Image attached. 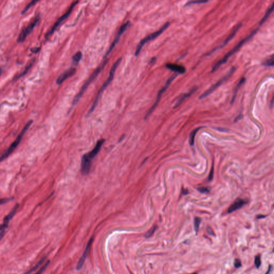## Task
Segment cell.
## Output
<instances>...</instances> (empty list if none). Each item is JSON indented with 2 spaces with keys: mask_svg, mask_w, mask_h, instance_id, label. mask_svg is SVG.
Instances as JSON below:
<instances>
[{
  "mask_svg": "<svg viewBox=\"0 0 274 274\" xmlns=\"http://www.w3.org/2000/svg\"><path fill=\"white\" fill-rule=\"evenodd\" d=\"M234 266L235 268L238 269V268H240L242 267V261L239 259H236L234 261Z\"/></svg>",
  "mask_w": 274,
  "mask_h": 274,
  "instance_id": "32",
  "label": "cell"
},
{
  "mask_svg": "<svg viewBox=\"0 0 274 274\" xmlns=\"http://www.w3.org/2000/svg\"><path fill=\"white\" fill-rule=\"evenodd\" d=\"M18 207H19V205L16 204V206L13 208V209L8 214V215H7L6 216L4 217V221H3V223H6V224H8L9 223L10 221L12 219V218L15 215L16 211H17V210L18 208Z\"/></svg>",
  "mask_w": 274,
  "mask_h": 274,
  "instance_id": "18",
  "label": "cell"
},
{
  "mask_svg": "<svg viewBox=\"0 0 274 274\" xmlns=\"http://www.w3.org/2000/svg\"><path fill=\"white\" fill-rule=\"evenodd\" d=\"M40 20V17L37 16L35 19L33 20L28 26H27L25 29H24L21 33L19 34V36L17 39V41L18 42H22L25 41L27 37L32 32V30L35 27V26L37 25Z\"/></svg>",
  "mask_w": 274,
  "mask_h": 274,
  "instance_id": "9",
  "label": "cell"
},
{
  "mask_svg": "<svg viewBox=\"0 0 274 274\" xmlns=\"http://www.w3.org/2000/svg\"><path fill=\"white\" fill-rule=\"evenodd\" d=\"M214 167L213 166L212 167L211 169V170H210V172H209V177H208V180L210 181H211L213 178L214 177Z\"/></svg>",
  "mask_w": 274,
  "mask_h": 274,
  "instance_id": "36",
  "label": "cell"
},
{
  "mask_svg": "<svg viewBox=\"0 0 274 274\" xmlns=\"http://www.w3.org/2000/svg\"><path fill=\"white\" fill-rule=\"evenodd\" d=\"M82 58V53L80 51H78L72 57V62L73 64L77 65L79 63L80 61Z\"/></svg>",
  "mask_w": 274,
  "mask_h": 274,
  "instance_id": "22",
  "label": "cell"
},
{
  "mask_svg": "<svg viewBox=\"0 0 274 274\" xmlns=\"http://www.w3.org/2000/svg\"><path fill=\"white\" fill-rule=\"evenodd\" d=\"M38 2V1H31L30 3H29V4H28L27 6H26L25 8L22 10V13L24 14V13H26V12H27L31 7L33 6L35 4V3H37Z\"/></svg>",
  "mask_w": 274,
  "mask_h": 274,
  "instance_id": "28",
  "label": "cell"
},
{
  "mask_svg": "<svg viewBox=\"0 0 274 274\" xmlns=\"http://www.w3.org/2000/svg\"><path fill=\"white\" fill-rule=\"evenodd\" d=\"M93 242V238L92 237L91 239H89V242L87 243V245L86 246V249H85V251L84 252L83 255L81 256V257L80 259L79 262H78V263L77 267L78 270H80V269H81L82 267H83V265H84V262L85 261L86 258H87V255L89 254V250H90V249H91V246L92 245Z\"/></svg>",
  "mask_w": 274,
  "mask_h": 274,
  "instance_id": "13",
  "label": "cell"
},
{
  "mask_svg": "<svg viewBox=\"0 0 274 274\" xmlns=\"http://www.w3.org/2000/svg\"><path fill=\"white\" fill-rule=\"evenodd\" d=\"M245 81L246 79L244 77L241 78V79L240 80L239 83L237 84V85L236 86V89H235V90L234 93H233V98H232L231 101V102H230L231 104H233V103L235 101V99H236V96H237V92H238V90L240 89V88L241 87V86H242V85H243L244 83H245Z\"/></svg>",
  "mask_w": 274,
  "mask_h": 274,
  "instance_id": "19",
  "label": "cell"
},
{
  "mask_svg": "<svg viewBox=\"0 0 274 274\" xmlns=\"http://www.w3.org/2000/svg\"><path fill=\"white\" fill-rule=\"evenodd\" d=\"M157 228V226H154L152 229H151L150 230H149V231L145 234V237L146 238H150V237L152 236L153 234H154V233H155V231H156Z\"/></svg>",
  "mask_w": 274,
  "mask_h": 274,
  "instance_id": "30",
  "label": "cell"
},
{
  "mask_svg": "<svg viewBox=\"0 0 274 274\" xmlns=\"http://www.w3.org/2000/svg\"><path fill=\"white\" fill-rule=\"evenodd\" d=\"M201 128V127L197 128V129H195V130H194L193 131H192L191 133L190 136V140H189V143H190V144L191 146H193V145H194L195 135L197 134V132H198Z\"/></svg>",
  "mask_w": 274,
  "mask_h": 274,
  "instance_id": "23",
  "label": "cell"
},
{
  "mask_svg": "<svg viewBox=\"0 0 274 274\" xmlns=\"http://www.w3.org/2000/svg\"><path fill=\"white\" fill-rule=\"evenodd\" d=\"M156 61V58H153L150 60V64H154Z\"/></svg>",
  "mask_w": 274,
  "mask_h": 274,
  "instance_id": "41",
  "label": "cell"
},
{
  "mask_svg": "<svg viewBox=\"0 0 274 274\" xmlns=\"http://www.w3.org/2000/svg\"><path fill=\"white\" fill-rule=\"evenodd\" d=\"M166 67L167 69L169 70H171L175 72H177L179 74H183V73H185L186 72L185 67L178 64H171V63L167 64Z\"/></svg>",
  "mask_w": 274,
  "mask_h": 274,
  "instance_id": "16",
  "label": "cell"
},
{
  "mask_svg": "<svg viewBox=\"0 0 274 274\" xmlns=\"http://www.w3.org/2000/svg\"><path fill=\"white\" fill-rule=\"evenodd\" d=\"M49 263H50V261H49V260H48V261H47L45 263L44 265H43V266H42L41 267V268H40V269H39L38 270V271H37V272L35 273V274H42V273H43L44 271H45V270L46 269V268L48 267V266H49Z\"/></svg>",
  "mask_w": 274,
  "mask_h": 274,
  "instance_id": "26",
  "label": "cell"
},
{
  "mask_svg": "<svg viewBox=\"0 0 274 274\" xmlns=\"http://www.w3.org/2000/svg\"><path fill=\"white\" fill-rule=\"evenodd\" d=\"M33 62H34V60H33L30 64H29V65L27 66V67H26L25 70L23 71V72H22V73H21V74L19 75V76H18V78H20V77H21L22 76L25 75L26 73L27 72V71L30 70V69L32 67V64L33 63Z\"/></svg>",
  "mask_w": 274,
  "mask_h": 274,
  "instance_id": "31",
  "label": "cell"
},
{
  "mask_svg": "<svg viewBox=\"0 0 274 274\" xmlns=\"http://www.w3.org/2000/svg\"><path fill=\"white\" fill-rule=\"evenodd\" d=\"M254 264H255L256 268H259L260 267L261 265V256L260 255H257L255 256V260H254Z\"/></svg>",
  "mask_w": 274,
  "mask_h": 274,
  "instance_id": "29",
  "label": "cell"
},
{
  "mask_svg": "<svg viewBox=\"0 0 274 274\" xmlns=\"http://www.w3.org/2000/svg\"><path fill=\"white\" fill-rule=\"evenodd\" d=\"M2 69L1 68H0V75L2 74Z\"/></svg>",
  "mask_w": 274,
  "mask_h": 274,
  "instance_id": "45",
  "label": "cell"
},
{
  "mask_svg": "<svg viewBox=\"0 0 274 274\" xmlns=\"http://www.w3.org/2000/svg\"><path fill=\"white\" fill-rule=\"evenodd\" d=\"M45 259H46V257H44V258H42L41 259V260H40V261H39L38 262V263H37V264H36L35 266H34V267H32L31 269H30L29 270V271H27V272L25 273L24 274H32L33 272H34V271H35V270H37V269H38V268L39 267H40V266L42 265V264L43 263V262L45 261Z\"/></svg>",
  "mask_w": 274,
  "mask_h": 274,
  "instance_id": "21",
  "label": "cell"
},
{
  "mask_svg": "<svg viewBox=\"0 0 274 274\" xmlns=\"http://www.w3.org/2000/svg\"><path fill=\"white\" fill-rule=\"evenodd\" d=\"M208 2V1H188L185 4V6H190L191 5H195L197 4H204Z\"/></svg>",
  "mask_w": 274,
  "mask_h": 274,
  "instance_id": "25",
  "label": "cell"
},
{
  "mask_svg": "<svg viewBox=\"0 0 274 274\" xmlns=\"http://www.w3.org/2000/svg\"><path fill=\"white\" fill-rule=\"evenodd\" d=\"M33 123V121H30L27 122V123L25 125V126L22 129V130L20 132L18 137L16 138V139L13 142L12 144L10 146L8 150L3 153V154L0 156V163L2 162L3 160L6 159V158L9 156L10 155L13 153V152L16 149V147L18 146L19 143H20L21 140L22 139V137H24V134L28 130L30 127L31 126Z\"/></svg>",
  "mask_w": 274,
  "mask_h": 274,
  "instance_id": "4",
  "label": "cell"
},
{
  "mask_svg": "<svg viewBox=\"0 0 274 274\" xmlns=\"http://www.w3.org/2000/svg\"><path fill=\"white\" fill-rule=\"evenodd\" d=\"M198 190L200 192L202 193H208L210 191V190L208 188L206 187H201L198 188Z\"/></svg>",
  "mask_w": 274,
  "mask_h": 274,
  "instance_id": "34",
  "label": "cell"
},
{
  "mask_svg": "<svg viewBox=\"0 0 274 274\" xmlns=\"http://www.w3.org/2000/svg\"><path fill=\"white\" fill-rule=\"evenodd\" d=\"M5 233H6V230H3L0 233V240L3 238V237L5 235Z\"/></svg>",
  "mask_w": 274,
  "mask_h": 274,
  "instance_id": "39",
  "label": "cell"
},
{
  "mask_svg": "<svg viewBox=\"0 0 274 274\" xmlns=\"http://www.w3.org/2000/svg\"><path fill=\"white\" fill-rule=\"evenodd\" d=\"M40 48H34L33 49H31V51L34 53H37L39 52V51H40Z\"/></svg>",
  "mask_w": 274,
  "mask_h": 274,
  "instance_id": "40",
  "label": "cell"
},
{
  "mask_svg": "<svg viewBox=\"0 0 274 274\" xmlns=\"http://www.w3.org/2000/svg\"><path fill=\"white\" fill-rule=\"evenodd\" d=\"M197 89H198L197 87L195 86L192 89H191V90L189 92L185 93V94H184L183 95H182V96L179 98V99L178 100L177 102L176 103L175 105L174 106V108H175L178 107L179 105H180L182 103V102H183V101L185 100V99H186V98H188V97H190V96H191L192 94H193L197 90Z\"/></svg>",
  "mask_w": 274,
  "mask_h": 274,
  "instance_id": "17",
  "label": "cell"
},
{
  "mask_svg": "<svg viewBox=\"0 0 274 274\" xmlns=\"http://www.w3.org/2000/svg\"><path fill=\"white\" fill-rule=\"evenodd\" d=\"M183 193L184 195H187V194H188V190H183Z\"/></svg>",
  "mask_w": 274,
  "mask_h": 274,
  "instance_id": "43",
  "label": "cell"
},
{
  "mask_svg": "<svg viewBox=\"0 0 274 274\" xmlns=\"http://www.w3.org/2000/svg\"><path fill=\"white\" fill-rule=\"evenodd\" d=\"M236 70V68L235 67H231L229 71L226 74V76L223 77L222 79L219 80L216 84H215L213 86H211L209 89H207L206 91H205L203 94H202L201 96H199V99H204L206 98L207 96L210 95L212 93L214 92L216 89L218 88L221 85H222L223 83H225L227 80L229 79L232 76L233 73Z\"/></svg>",
  "mask_w": 274,
  "mask_h": 274,
  "instance_id": "7",
  "label": "cell"
},
{
  "mask_svg": "<svg viewBox=\"0 0 274 274\" xmlns=\"http://www.w3.org/2000/svg\"><path fill=\"white\" fill-rule=\"evenodd\" d=\"M201 222V218L199 217H195V221H194V226H195V230L196 233H197L199 231V226Z\"/></svg>",
  "mask_w": 274,
  "mask_h": 274,
  "instance_id": "24",
  "label": "cell"
},
{
  "mask_svg": "<svg viewBox=\"0 0 274 274\" xmlns=\"http://www.w3.org/2000/svg\"><path fill=\"white\" fill-rule=\"evenodd\" d=\"M271 107H273V99H272V100H271Z\"/></svg>",
  "mask_w": 274,
  "mask_h": 274,
  "instance_id": "44",
  "label": "cell"
},
{
  "mask_svg": "<svg viewBox=\"0 0 274 274\" xmlns=\"http://www.w3.org/2000/svg\"><path fill=\"white\" fill-rule=\"evenodd\" d=\"M274 64V56L272 55L271 58L268 59L267 61H265L263 65L266 67H273Z\"/></svg>",
  "mask_w": 274,
  "mask_h": 274,
  "instance_id": "27",
  "label": "cell"
},
{
  "mask_svg": "<svg viewBox=\"0 0 274 274\" xmlns=\"http://www.w3.org/2000/svg\"><path fill=\"white\" fill-rule=\"evenodd\" d=\"M242 117H243L242 115L240 114V115H238L237 117H236V118H235V120H234V122H237L239 121L240 119H242Z\"/></svg>",
  "mask_w": 274,
  "mask_h": 274,
  "instance_id": "38",
  "label": "cell"
},
{
  "mask_svg": "<svg viewBox=\"0 0 274 274\" xmlns=\"http://www.w3.org/2000/svg\"><path fill=\"white\" fill-rule=\"evenodd\" d=\"M177 75H178V74H173L172 76L170 77L169 79H168V80L167 81L165 85L163 86L162 88L159 90V92L158 93L157 96V98H156L155 102H154V103L153 105L152 106V107L150 109V110H148V112H147L146 115L145 116V119H147V118H148V117L150 116V115L152 114V112H154V110L155 109L156 107H157V105H158L159 103V101H160V100L161 99V97H162V96L163 94L167 90V89H168V87H169L171 83H172V81L175 79L176 78V77L177 76Z\"/></svg>",
  "mask_w": 274,
  "mask_h": 274,
  "instance_id": "6",
  "label": "cell"
},
{
  "mask_svg": "<svg viewBox=\"0 0 274 274\" xmlns=\"http://www.w3.org/2000/svg\"><path fill=\"white\" fill-rule=\"evenodd\" d=\"M265 217H266L265 215H258V216H257L256 217L259 219H260V218H265Z\"/></svg>",
  "mask_w": 274,
  "mask_h": 274,
  "instance_id": "42",
  "label": "cell"
},
{
  "mask_svg": "<svg viewBox=\"0 0 274 274\" xmlns=\"http://www.w3.org/2000/svg\"><path fill=\"white\" fill-rule=\"evenodd\" d=\"M170 25V22H166V24L163 26L162 27L159 29L158 31L156 32H154L153 33L150 34V35H148L146 37L144 38L143 39H142L139 44L137 46L136 50L135 51V55L136 56H138L140 54V51H141L142 48L143 47V46L146 44L147 42L150 41L152 40L153 39L157 38L159 37L160 34H161L163 32H164L166 29H167Z\"/></svg>",
  "mask_w": 274,
  "mask_h": 274,
  "instance_id": "5",
  "label": "cell"
},
{
  "mask_svg": "<svg viewBox=\"0 0 274 274\" xmlns=\"http://www.w3.org/2000/svg\"><path fill=\"white\" fill-rule=\"evenodd\" d=\"M247 201H246L245 200H242V199H237L233 204L232 205H231L230 206L229 209H228V213H233V211H236V210H238L240 209V208L242 207L244 205V204H246L247 203Z\"/></svg>",
  "mask_w": 274,
  "mask_h": 274,
  "instance_id": "15",
  "label": "cell"
},
{
  "mask_svg": "<svg viewBox=\"0 0 274 274\" xmlns=\"http://www.w3.org/2000/svg\"><path fill=\"white\" fill-rule=\"evenodd\" d=\"M197 274V273H192V274Z\"/></svg>",
  "mask_w": 274,
  "mask_h": 274,
  "instance_id": "46",
  "label": "cell"
},
{
  "mask_svg": "<svg viewBox=\"0 0 274 274\" xmlns=\"http://www.w3.org/2000/svg\"><path fill=\"white\" fill-rule=\"evenodd\" d=\"M107 62H108V60H106L100 67H98L96 69V71L92 73V74L89 77V78L86 81L85 84L83 85V86L81 87V88L80 89L79 93L77 94L76 96L74 97V98L73 99V103H72V105H76L77 103L79 101L80 98H81V96H83L84 93L86 91L87 87L91 84V83H92L93 81L96 79V77L99 75V74L100 73V72L103 69V68L106 65Z\"/></svg>",
  "mask_w": 274,
  "mask_h": 274,
  "instance_id": "3",
  "label": "cell"
},
{
  "mask_svg": "<svg viewBox=\"0 0 274 274\" xmlns=\"http://www.w3.org/2000/svg\"><path fill=\"white\" fill-rule=\"evenodd\" d=\"M274 10V4H273L271 5V6H270V8H269L267 12L265 13V15L263 17V18H262L261 20H260V25H261L262 24H263L264 22L266 21V20L268 19V18L269 17L270 15H271V13Z\"/></svg>",
  "mask_w": 274,
  "mask_h": 274,
  "instance_id": "20",
  "label": "cell"
},
{
  "mask_svg": "<svg viewBox=\"0 0 274 274\" xmlns=\"http://www.w3.org/2000/svg\"><path fill=\"white\" fill-rule=\"evenodd\" d=\"M130 25V22L129 21H128L127 22H125L124 24H123V25L121 27V28L118 30L117 34L116 35V37H115V39H114V41L112 42V45L110 46V47L109 48L108 50L107 51L106 54H105V58H106L108 55H109V54L112 52V49L115 48L116 45L117 44L118 42L119 41V39H120L121 36V35L123 34V33L127 30L128 27H129Z\"/></svg>",
  "mask_w": 274,
  "mask_h": 274,
  "instance_id": "10",
  "label": "cell"
},
{
  "mask_svg": "<svg viewBox=\"0 0 274 274\" xmlns=\"http://www.w3.org/2000/svg\"><path fill=\"white\" fill-rule=\"evenodd\" d=\"M258 29H256L253 32H252L249 36H247L245 38L242 39L241 41L239 42V43L236 45V46L233 48L231 51H230L229 53H228L222 59H221L220 61L217 62L214 65L213 67H212L211 72H214L215 71H216V70H218L221 65L225 64L228 60V59L232 55H233L234 54H235L238 51L246 42L248 41L249 39H251L254 35H255L256 33L258 31Z\"/></svg>",
  "mask_w": 274,
  "mask_h": 274,
  "instance_id": "1",
  "label": "cell"
},
{
  "mask_svg": "<svg viewBox=\"0 0 274 274\" xmlns=\"http://www.w3.org/2000/svg\"><path fill=\"white\" fill-rule=\"evenodd\" d=\"M105 139H101V140H99L97 142V143L96 144L95 147H94V148L91 151H90L89 153L85 154L84 156H85L86 159L89 161L92 162V160L99 153L100 150L101 148V147H102L103 144L105 143Z\"/></svg>",
  "mask_w": 274,
  "mask_h": 274,
  "instance_id": "12",
  "label": "cell"
},
{
  "mask_svg": "<svg viewBox=\"0 0 274 274\" xmlns=\"http://www.w3.org/2000/svg\"><path fill=\"white\" fill-rule=\"evenodd\" d=\"M13 198H6L0 199V205L5 204L6 203L9 202L10 201L13 200Z\"/></svg>",
  "mask_w": 274,
  "mask_h": 274,
  "instance_id": "33",
  "label": "cell"
},
{
  "mask_svg": "<svg viewBox=\"0 0 274 274\" xmlns=\"http://www.w3.org/2000/svg\"><path fill=\"white\" fill-rule=\"evenodd\" d=\"M273 266L272 265H270L269 266L268 270L265 273V274H273Z\"/></svg>",
  "mask_w": 274,
  "mask_h": 274,
  "instance_id": "37",
  "label": "cell"
},
{
  "mask_svg": "<svg viewBox=\"0 0 274 274\" xmlns=\"http://www.w3.org/2000/svg\"><path fill=\"white\" fill-rule=\"evenodd\" d=\"M76 72V69L74 68H71L67 70L61 74L60 76L58 77L56 80V84L58 85H61L64 82L65 80L69 78L70 77L72 76Z\"/></svg>",
  "mask_w": 274,
  "mask_h": 274,
  "instance_id": "14",
  "label": "cell"
},
{
  "mask_svg": "<svg viewBox=\"0 0 274 274\" xmlns=\"http://www.w3.org/2000/svg\"><path fill=\"white\" fill-rule=\"evenodd\" d=\"M78 2H79V1H76V2H73L71 5V6L69 8V9L67 10V11L63 15L61 16V17L55 22V23L53 26V27H51V29H50V30L46 34V38H48L49 37H51L53 34V33L56 31V30L58 29V27L60 26L61 24L63 22L65 19L68 18V17L70 16V14L72 13L74 7L76 6L77 3Z\"/></svg>",
  "mask_w": 274,
  "mask_h": 274,
  "instance_id": "8",
  "label": "cell"
},
{
  "mask_svg": "<svg viewBox=\"0 0 274 274\" xmlns=\"http://www.w3.org/2000/svg\"><path fill=\"white\" fill-rule=\"evenodd\" d=\"M206 231H207V233H208V235L211 236H215V234L214 233L213 230L212 229V228L209 226H208L206 228Z\"/></svg>",
  "mask_w": 274,
  "mask_h": 274,
  "instance_id": "35",
  "label": "cell"
},
{
  "mask_svg": "<svg viewBox=\"0 0 274 274\" xmlns=\"http://www.w3.org/2000/svg\"><path fill=\"white\" fill-rule=\"evenodd\" d=\"M121 58H119L117 61H116V62H115V63L112 65V68H111V70H110V74H109V76L108 78L106 80V81H105V83H104V84L102 85L101 89L100 90V91H99V92L98 93V96H96V98L94 102L93 103V105H92V107H91V108L90 109L89 112H88V115H89L91 114H92L93 112V111L94 110V109H96V105H98V102H99V100L100 99L101 96L102 95V93L104 92V91L105 90V89L109 86V85L110 84V83L112 82V80L113 79L114 77V75H115V71H116V70L117 67H118L119 64H120V63H121Z\"/></svg>",
  "mask_w": 274,
  "mask_h": 274,
  "instance_id": "2",
  "label": "cell"
},
{
  "mask_svg": "<svg viewBox=\"0 0 274 274\" xmlns=\"http://www.w3.org/2000/svg\"><path fill=\"white\" fill-rule=\"evenodd\" d=\"M241 26H242V24H239L238 25L236 26V27H235V28L233 30L232 32H231V33L230 34V35L226 38V39L222 42V44L221 45H220L218 47H217L216 48H214L211 51H209L208 54H206V55H207V56H209L210 55L213 54L214 52L216 51H218V50H220V49H222V48H223L224 46H226L229 42L230 41H231V40L233 39V38L235 36L236 33H237L238 31L239 30V29L241 27Z\"/></svg>",
  "mask_w": 274,
  "mask_h": 274,
  "instance_id": "11",
  "label": "cell"
}]
</instances>
